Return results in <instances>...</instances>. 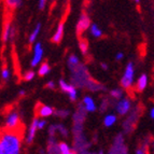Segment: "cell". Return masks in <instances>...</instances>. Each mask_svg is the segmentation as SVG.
Wrapping results in <instances>:
<instances>
[{
  "instance_id": "obj_1",
  "label": "cell",
  "mask_w": 154,
  "mask_h": 154,
  "mask_svg": "<svg viewBox=\"0 0 154 154\" xmlns=\"http://www.w3.org/2000/svg\"><path fill=\"white\" fill-rule=\"evenodd\" d=\"M24 131H10L2 129L0 139V154H20Z\"/></svg>"
},
{
  "instance_id": "obj_2",
  "label": "cell",
  "mask_w": 154,
  "mask_h": 154,
  "mask_svg": "<svg viewBox=\"0 0 154 154\" xmlns=\"http://www.w3.org/2000/svg\"><path fill=\"white\" fill-rule=\"evenodd\" d=\"M3 129H5V131H24V126L21 124L18 113L16 112L15 110H13L8 113L7 120H5V126Z\"/></svg>"
},
{
  "instance_id": "obj_3",
  "label": "cell",
  "mask_w": 154,
  "mask_h": 154,
  "mask_svg": "<svg viewBox=\"0 0 154 154\" xmlns=\"http://www.w3.org/2000/svg\"><path fill=\"white\" fill-rule=\"evenodd\" d=\"M133 80H134V65L133 63H129L126 67L125 73H124V77L121 80V84L124 88H129L133 84Z\"/></svg>"
},
{
  "instance_id": "obj_4",
  "label": "cell",
  "mask_w": 154,
  "mask_h": 154,
  "mask_svg": "<svg viewBox=\"0 0 154 154\" xmlns=\"http://www.w3.org/2000/svg\"><path fill=\"white\" fill-rule=\"evenodd\" d=\"M91 25V21L90 18H88V16L86 15V14H82L81 15V17H80L79 22H78V25H77V32L79 33H82V31L86 30V29L90 27Z\"/></svg>"
},
{
  "instance_id": "obj_5",
  "label": "cell",
  "mask_w": 154,
  "mask_h": 154,
  "mask_svg": "<svg viewBox=\"0 0 154 154\" xmlns=\"http://www.w3.org/2000/svg\"><path fill=\"white\" fill-rule=\"evenodd\" d=\"M59 85H60V88H62L64 92H66V93L69 94L70 99L73 100V101L77 99V91H75V88H73V86L67 84L64 80H60V81H59Z\"/></svg>"
},
{
  "instance_id": "obj_6",
  "label": "cell",
  "mask_w": 154,
  "mask_h": 154,
  "mask_svg": "<svg viewBox=\"0 0 154 154\" xmlns=\"http://www.w3.org/2000/svg\"><path fill=\"white\" fill-rule=\"evenodd\" d=\"M42 55H43V50H42L41 43H37L36 46H35V55H33V58L31 60V66H37L39 64V62L41 60Z\"/></svg>"
},
{
  "instance_id": "obj_7",
  "label": "cell",
  "mask_w": 154,
  "mask_h": 154,
  "mask_svg": "<svg viewBox=\"0 0 154 154\" xmlns=\"http://www.w3.org/2000/svg\"><path fill=\"white\" fill-rule=\"evenodd\" d=\"M129 109H131V101L128 99H123L122 101H120V103L116 107V111L119 112V114L124 116L128 112Z\"/></svg>"
},
{
  "instance_id": "obj_8",
  "label": "cell",
  "mask_w": 154,
  "mask_h": 154,
  "mask_svg": "<svg viewBox=\"0 0 154 154\" xmlns=\"http://www.w3.org/2000/svg\"><path fill=\"white\" fill-rule=\"evenodd\" d=\"M37 116H49L51 114H53V109L51 107H48V106H44V105H40L39 103L37 106Z\"/></svg>"
},
{
  "instance_id": "obj_9",
  "label": "cell",
  "mask_w": 154,
  "mask_h": 154,
  "mask_svg": "<svg viewBox=\"0 0 154 154\" xmlns=\"http://www.w3.org/2000/svg\"><path fill=\"white\" fill-rule=\"evenodd\" d=\"M38 124H39L38 119H35V120H33V122H32V124H31L30 129H29L27 139H26L27 143H31V142H32L33 137H35V134H36V131H37V128H38Z\"/></svg>"
},
{
  "instance_id": "obj_10",
  "label": "cell",
  "mask_w": 154,
  "mask_h": 154,
  "mask_svg": "<svg viewBox=\"0 0 154 154\" xmlns=\"http://www.w3.org/2000/svg\"><path fill=\"white\" fill-rule=\"evenodd\" d=\"M63 35H64V23L60 22L58 27H57L56 32H55V35L53 36V38H52V41L54 42V43H59L63 38Z\"/></svg>"
},
{
  "instance_id": "obj_11",
  "label": "cell",
  "mask_w": 154,
  "mask_h": 154,
  "mask_svg": "<svg viewBox=\"0 0 154 154\" xmlns=\"http://www.w3.org/2000/svg\"><path fill=\"white\" fill-rule=\"evenodd\" d=\"M146 83H148V78H146V75H142L141 77L139 78L138 82H137V91L138 92H141L146 88Z\"/></svg>"
},
{
  "instance_id": "obj_12",
  "label": "cell",
  "mask_w": 154,
  "mask_h": 154,
  "mask_svg": "<svg viewBox=\"0 0 154 154\" xmlns=\"http://www.w3.org/2000/svg\"><path fill=\"white\" fill-rule=\"evenodd\" d=\"M83 103H84L85 108H86L88 111H94L96 109L95 103H94V100L91 97H85L84 99H83Z\"/></svg>"
},
{
  "instance_id": "obj_13",
  "label": "cell",
  "mask_w": 154,
  "mask_h": 154,
  "mask_svg": "<svg viewBox=\"0 0 154 154\" xmlns=\"http://www.w3.org/2000/svg\"><path fill=\"white\" fill-rule=\"evenodd\" d=\"M13 29L11 28V26L9 23H7V25H5V31H3V41H8L9 38L11 37V33H12Z\"/></svg>"
},
{
  "instance_id": "obj_14",
  "label": "cell",
  "mask_w": 154,
  "mask_h": 154,
  "mask_svg": "<svg viewBox=\"0 0 154 154\" xmlns=\"http://www.w3.org/2000/svg\"><path fill=\"white\" fill-rule=\"evenodd\" d=\"M116 116H107L105 118V120H103V124H105L107 127H110L111 125H113V124L116 123Z\"/></svg>"
},
{
  "instance_id": "obj_15",
  "label": "cell",
  "mask_w": 154,
  "mask_h": 154,
  "mask_svg": "<svg viewBox=\"0 0 154 154\" xmlns=\"http://www.w3.org/2000/svg\"><path fill=\"white\" fill-rule=\"evenodd\" d=\"M91 32H92L93 36L96 37V38H99V37L103 36V31L100 30L97 27V25H95V24H93V25L91 26Z\"/></svg>"
},
{
  "instance_id": "obj_16",
  "label": "cell",
  "mask_w": 154,
  "mask_h": 154,
  "mask_svg": "<svg viewBox=\"0 0 154 154\" xmlns=\"http://www.w3.org/2000/svg\"><path fill=\"white\" fill-rule=\"evenodd\" d=\"M5 5H7L8 8L15 9L22 5V1H20V0H7V1H5Z\"/></svg>"
},
{
  "instance_id": "obj_17",
  "label": "cell",
  "mask_w": 154,
  "mask_h": 154,
  "mask_svg": "<svg viewBox=\"0 0 154 154\" xmlns=\"http://www.w3.org/2000/svg\"><path fill=\"white\" fill-rule=\"evenodd\" d=\"M40 29H41V24L39 23L38 25L36 26L35 30L32 31V33H31L30 38H29V42H30V43H32V42L36 40V38H37V36H38V33H39V31H40Z\"/></svg>"
},
{
  "instance_id": "obj_18",
  "label": "cell",
  "mask_w": 154,
  "mask_h": 154,
  "mask_svg": "<svg viewBox=\"0 0 154 154\" xmlns=\"http://www.w3.org/2000/svg\"><path fill=\"white\" fill-rule=\"evenodd\" d=\"M59 152L62 154H70L72 151L69 149L68 144L65 143V142H62V143L59 144Z\"/></svg>"
},
{
  "instance_id": "obj_19",
  "label": "cell",
  "mask_w": 154,
  "mask_h": 154,
  "mask_svg": "<svg viewBox=\"0 0 154 154\" xmlns=\"http://www.w3.org/2000/svg\"><path fill=\"white\" fill-rule=\"evenodd\" d=\"M49 72H50L49 65L46 64V63H44L43 65H41L40 69H39V75H45L46 73H49Z\"/></svg>"
},
{
  "instance_id": "obj_20",
  "label": "cell",
  "mask_w": 154,
  "mask_h": 154,
  "mask_svg": "<svg viewBox=\"0 0 154 154\" xmlns=\"http://www.w3.org/2000/svg\"><path fill=\"white\" fill-rule=\"evenodd\" d=\"M79 64V59H78L77 56H75V55H71L69 58V66L71 69H73L77 65Z\"/></svg>"
},
{
  "instance_id": "obj_21",
  "label": "cell",
  "mask_w": 154,
  "mask_h": 154,
  "mask_svg": "<svg viewBox=\"0 0 154 154\" xmlns=\"http://www.w3.org/2000/svg\"><path fill=\"white\" fill-rule=\"evenodd\" d=\"M80 48L82 50L83 54H86V53H88V42H86V40H81V42H80Z\"/></svg>"
},
{
  "instance_id": "obj_22",
  "label": "cell",
  "mask_w": 154,
  "mask_h": 154,
  "mask_svg": "<svg viewBox=\"0 0 154 154\" xmlns=\"http://www.w3.org/2000/svg\"><path fill=\"white\" fill-rule=\"evenodd\" d=\"M33 77H35V72L27 71L25 75H24V80H26V81H30V80L33 79Z\"/></svg>"
},
{
  "instance_id": "obj_23",
  "label": "cell",
  "mask_w": 154,
  "mask_h": 154,
  "mask_svg": "<svg viewBox=\"0 0 154 154\" xmlns=\"http://www.w3.org/2000/svg\"><path fill=\"white\" fill-rule=\"evenodd\" d=\"M111 96L114 98H120L122 96V91L121 90H113L111 91Z\"/></svg>"
},
{
  "instance_id": "obj_24",
  "label": "cell",
  "mask_w": 154,
  "mask_h": 154,
  "mask_svg": "<svg viewBox=\"0 0 154 154\" xmlns=\"http://www.w3.org/2000/svg\"><path fill=\"white\" fill-rule=\"evenodd\" d=\"M57 129H59V131H60V133H62L63 135H64V136H67L68 131H67V129L65 128V127L63 125H58V126H57Z\"/></svg>"
},
{
  "instance_id": "obj_25",
  "label": "cell",
  "mask_w": 154,
  "mask_h": 154,
  "mask_svg": "<svg viewBox=\"0 0 154 154\" xmlns=\"http://www.w3.org/2000/svg\"><path fill=\"white\" fill-rule=\"evenodd\" d=\"M9 75H10V73H9V70L7 69V68H3V70H2V78L5 80H7V79H9Z\"/></svg>"
},
{
  "instance_id": "obj_26",
  "label": "cell",
  "mask_w": 154,
  "mask_h": 154,
  "mask_svg": "<svg viewBox=\"0 0 154 154\" xmlns=\"http://www.w3.org/2000/svg\"><path fill=\"white\" fill-rule=\"evenodd\" d=\"M44 5H45V0H41V1L39 2V9H40V10H43Z\"/></svg>"
},
{
  "instance_id": "obj_27",
  "label": "cell",
  "mask_w": 154,
  "mask_h": 154,
  "mask_svg": "<svg viewBox=\"0 0 154 154\" xmlns=\"http://www.w3.org/2000/svg\"><path fill=\"white\" fill-rule=\"evenodd\" d=\"M46 124V122L45 121H41V122H39V124H38V128L39 129H42L44 127V125Z\"/></svg>"
},
{
  "instance_id": "obj_28",
  "label": "cell",
  "mask_w": 154,
  "mask_h": 154,
  "mask_svg": "<svg viewBox=\"0 0 154 154\" xmlns=\"http://www.w3.org/2000/svg\"><path fill=\"white\" fill-rule=\"evenodd\" d=\"M146 152L144 151V149H142V148H139V149L136 150V154H146Z\"/></svg>"
},
{
  "instance_id": "obj_29",
  "label": "cell",
  "mask_w": 154,
  "mask_h": 154,
  "mask_svg": "<svg viewBox=\"0 0 154 154\" xmlns=\"http://www.w3.org/2000/svg\"><path fill=\"white\" fill-rule=\"evenodd\" d=\"M46 86H48L49 88H55V84H54V82H52V81H51V82L48 83V85H46Z\"/></svg>"
},
{
  "instance_id": "obj_30",
  "label": "cell",
  "mask_w": 154,
  "mask_h": 154,
  "mask_svg": "<svg viewBox=\"0 0 154 154\" xmlns=\"http://www.w3.org/2000/svg\"><path fill=\"white\" fill-rule=\"evenodd\" d=\"M123 53H118V54H116V59H118V60H120V59H122L123 58Z\"/></svg>"
},
{
  "instance_id": "obj_31",
  "label": "cell",
  "mask_w": 154,
  "mask_h": 154,
  "mask_svg": "<svg viewBox=\"0 0 154 154\" xmlns=\"http://www.w3.org/2000/svg\"><path fill=\"white\" fill-rule=\"evenodd\" d=\"M101 67H103V69H107V68H108V66H107V64H105V63H103V64H101Z\"/></svg>"
},
{
  "instance_id": "obj_32",
  "label": "cell",
  "mask_w": 154,
  "mask_h": 154,
  "mask_svg": "<svg viewBox=\"0 0 154 154\" xmlns=\"http://www.w3.org/2000/svg\"><path fill=\"white\" fill-rule=\"evenodd\" d=\"M151 118H152V119H154V108L151 110Z\"/></svg>"
},
{
  "instance_id": "obj_33",
  "label": "cell",
  "mask_w": 154,
  "mask_h": 154,
  "mask_svg": "<svg viewBox=\"0 0 154 154\" xmlns=\"http://www.w3.org/2000/svg\"><path fill=\"white\" fill-rule=\"evenodd\" d=\"M20 94H21V95H24V94H25V92H24V91H21V92H20Z\"/></svg>"
},
{
  "instance_id": "obj_34",
  "label": "cell",
  "mask_w": 154,
  "mask_h": 154,
  "mask_svg": "<svg viewBox=\"0 0 154 154\" xmlns=\"http://www.w3.org/2000/svg\"><path fill=\"white\" fill-rule=\"evenodd\" d=\"M98 154H103V152H99V153H98Z\"/></svg>"
}]
</instances>
